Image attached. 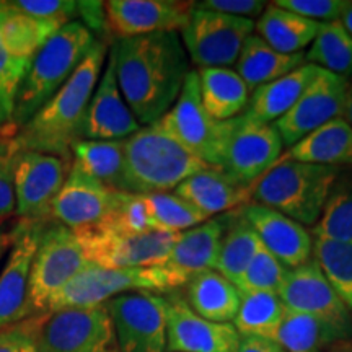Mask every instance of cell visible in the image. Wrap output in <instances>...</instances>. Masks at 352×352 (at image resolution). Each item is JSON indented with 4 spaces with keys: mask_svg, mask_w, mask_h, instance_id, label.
<instances>
[{
    "mask_svg": "<svg viewBox=\"0 0 352 352\" xmlns=\"http://www.w3.org/2000/svg\"><path fill=\"white\" fill-rule=\"evenodd\" d=\"M109 52L118 85L135 120L144 126L157 122L173 107L191 72L179 33L114 39Z\"/></svg>",
    "mask_w": 352,
    "mask_h": 352,
    "instance_id": "6da1fadb",
    "label": "cell"
},
{
    "mask_svg": "<svg viewBox=\"0 0 352 352\" xmlns=\"http://www.w3.org/2000/svg\"><path fill=\"white\" fill-rule=\"evenodd\" d=\"M108 44L96 39L60 90L10 139V152L33 151L72 162L87 107L101 77Z\"/></svg>",
    "mask_w": 352,
    "mask_h": 352,
    "instance_id": "7a4b0ae2",
    "label": "cell"
},
{
    "mask_svg": "<svg viewBox=\"0 0 352 352\" xmlns=\"http://www.w3.org/2000/svg\"><path fill=\"white\" fill-rule=\"evenodd\" d=\"M96 38L80 21H70L43 44L26 67L13 103L16 132L54 96L76 72Z\"/></svg>",
    "mask_w": 352,
    "mask_h": 352,
    "instance_id": "3957f363",
    "label": "cell"
},
{
    "mask_svg": "<svg viewBox=\"0 0 352 352\" xmlns=\"http://www.w3.org/2000/svg\"><path fill=\"white\" fill-rule=\"evenodd\" d=\"M208 166L158 122L140 127L124 140L126 191L129 195L168 192Z\"/></svg>",
    "mask_w": 352,
    "mask_h": 352,
    "instance_id": "277c9868",
    "label": "cell"
},
{
    "mask_svg": "<svg viewBox=\"0 0 352 352\" xmlns=\"http://www.w3.org/2000/svg\"><path fill=\"white\" fill-rule=\"evenodd\" d=\"M338 176L340 168L336 166L279 160L253 184L252 199L303 227H315Z\"/></svg>",
    "mask_w": 352,
    "mask_h": 352,
    "instance_id": "5b68a950",
    "label": "cell"
},
{
    "mask_svg": "<svg viewBox=\"0 0 352 352\" xmlns=\"http://www.w3.org/2000/svg\"><path fill=\"white\" fill-rule=\"evenodd\" d=\"M173 290H176L173 280L162 266L121 270L90 263L57 294L47 314L65 308L100 307L129 292L170 294Z\"/></svg>",
    "mask_w": 352,
    "mask_h": 352,
    "instance_id": "8992f818",
    "label": "cell"
},
{
    "mask_svg": "<svg viewBox=\"0 0 352 352\" xmlns=\"http://www.w3.org/2000/svg\"><path fill=\"white\" fill-rule=\"evenodd\" d=\"M90 264L76 232L54 220L44 223L30 274L32 316L50 310L57 294Z\"/></svg>",
    "mask_w": 352,
    "mask_h": 352,
    "instance_id": "52a82bcc",
    "label": "cell"
},
{
    "mask_svg": "<svg viewBox=\"0 0 352 352\" xmlns=\"http://www.w3.org/2000/svg\"><path fill=\"white\" fill-rule=\"evenodd\" d=\"M284 144L274 124H266L248 113L223 121L217 165L236 182L252 186L283 155Z\"/></svg>",
    "mask_w": 352,
    "mask_h": 352,
    "instance_id": "ba28073f",
    "label": "cell"
},
{
    "mask_svg": "<svg viewBox=\"0 0 352 352\" xmlns=\"http://www.w3.org/2000/svg\"><path fill=\"white\" fill-rule=\"evenodd\" d=\"M253 33V20L206 10L195 2L179 38L189 60L196 67H230L236 63L245 41Z\"/></svg>",
    "mask_w": 352,
    "mask_h": 352,
    "instance_id": "9c48e42d",
    "label": "cell"
},
{
    "mask_svg": "<svg viewBox=\"0 0 352 352\" xmlns=\"http://www.w3.org/2000/svg\"><path fill=\"white\" fill-rule=\"evenodd\" d=\"M38 352H120L107 305L44 314Z\"/></svg>",
    "mask_w": 352,
    "mask_h": 352,
    "instance_id": "30bf717a",
    "label": "cell"
},
{
    "mask_svg": "<svg viewBox=\"0 0 352 352\" xmlns=\"http://www.w3.org/2000/svg\"><path fill=\"white\" fill-rule=\"evenodd\" d=\"M10 160L16 215L20 220H50L51 206L64 186L72 162L33 151L12 153Z\"/></svg>",
    "mask_w": 352,
    "mask_h": 352,
    "instance_id": "8fae6325",
    "label": "cell"
},
{
    "mask_svg": "<svg viewBox=\"0 0 352 352\" xmlns=\"http://www.w3.org/2000/svg\"><path fill=\"white\" fill-rule=\"evenodd\" d=\"M120 352H168L165 297L129 292L104 303Z\"/></svg>",
    "mask_w": 352,
    "mask_h": 352,
    "instance_id": "7c38bea8",
    "label": "cell"
},
{
    "mask_svg": "<svg viewBox=\"0 0 352 352\" xmlns=\"http://www.w3.org/2000/svg\"><path fill=\"white\" fill-rule=\"evenodd\" d=\"M179 145L209 166L217 165L223 121L214 120L201 101L197 70H191L175 104L157 121Z\"/></svg>",
    "mask_w": 352,
    "mask_h": 352,
    "instance_id": "4fadbf2b",
    "label": "cell"
},
{
    "mask_svg": "<svg viewBox=\"0 0 352 352\" xmlns=\"http://www.w3.org/2000/svg\"><path fill=\"white\" fill-rule=\"evenodd\" d=\"M88 261L103 267L162 266L173 248L178 233L148 232L140 235H114L98 230L76 232Z\"/></svg>",
    "mask_w": 352,
    "mask_h": 352,
    "instance_id": "5bb4252c",
    "label": "cell"
},
{
    "mask_svg": "<svg viewBox=\"0 0 352 352\" xmlns=\"http://www.w3.org/2000/svg\"><path fill=\"white\" fill-rule=\"evenodd\" d=\"M46 222L47 220H20L12 228V246L0 272V329L32 316L30 274Z\"/></svg>",
    "mask_w": 352,
    "mask_h": 352,
    "instance_id": "9a60e30c",
    "label": "cell"
},
{
    "mask_svg": "<svg viewBox=\"0 0 352 352\" xmlns=\"http://www.w3.org/2000/svg\"><path fill=\"white\" fill-rule=\"evenodd\" d=\"M349 83L336 74L318 69L297 103L274 122L284 147H292L310 132L342 116Z\"/></svg>",
    "mask_w": 352,
    "mask_h": 352,
    "instance_id": "2e32d148",
    "label": "cell"
},
{
    "mask_svg": "<svg viewBox=\"0 0 352 352\" xmlns=\"http://www.w3.org/2000/svg\"><path fill=\"white\" fill-rule=\"evenodd\" d=\"M277 296L287 310L327 320L352 333V315L315 258L287 270Z\"/></svg>",
    "mask_w": 352,
    "mask_h": 352,
    "instance_id": "e0dca14e",
    "label": "cell"
},
{
    "mask_svg": "<svg viewBox=\"0 0 352 352\" xmlns=\"http://www.w3.org/2000/svg\"><path fill=\"white\" fill-rule=\"evenodd\" d=\"M165 297L166 349L168 352H236L240 334L232 323L202 318L184 297L170 292Z\"/></svg>",
    "mask_w": 352,
    "mask_h": 352,
    "instance_id": "ac0fdd59",
    "label": "cell"
},
{
    "mask_svg": "<svg viewBox=\"0 0 352 352\" xmlns=\"http://www.w3.org/2000/svg\"><path fill=\"white\" fill-rule=\"evenodd\" d=\"M120 195L72 162L64 186L51 206V220L74 232L96 227L114 209Z\"/></svg>",
    "mask_w": 352,
    "mask_h": 352,
    "instance_id": "d6986e66",
    "label": "cell"
},
{
    "mask_svg": "<svg viewBox=\"0 0 352 352\" xmlns=\"http://www.w3.org/2000/svg\"><path fill=\"white\" fill-rule=\"evenodd\" d=\"M109 34L114 39L153 33H179L186 26L195 2L179 0H109L104 2Z\"/></svg>",
    "mask_w": 352,
    "mask_h": 352,
    "instance_id": "ffe728a7",
    "label": "cell"
},
{
    "mask_svg": "<svg viewBox=\"0 0 352 352\" xmlns=\"http://www.w3.org/2000/svg\"><path fill=\"white\" fill-rule=\"evenodd\" d=\"M140 129V124L127 107L116 78L114 57L108 52V63L96 83L83 118L80 139L124 140Z\"/></svg>",
    "mask_w": 352,
    "mask_h": 352,
    "instance_id": "44dd1931",
    "label": "cell"
},
{
    "mask_svg": "<svg viewBox=\"0 0 352 352\" xmlns=\"http://www.w3.org/2000/svg\"><path fill=\"white\" fill-rule=\"evenodd\" d=\"M240 212L256 232L264 248L287 270L314 258V235L296 220L256 202H250Z\"/></svg>",
    "mask_w": 352,
    "mask_h": 352,
    "instance_id": "7402d4cb",
    "label": "cell"
},
{
    "mask_svg": "<svg viewBox=\"0 0 352 352\" xmlns=\"http://www.w3.org/2000/svg\"><path fill=\"white\" fill-rule=\"evenodd\" d=\"M230 215L209 219L201 226L178 233L168 258L162 264L176 289L186 285L189 279L201 272L215 270Z\"/></svg>",
    "mask_w": 352,
    "mask_h": 352,
    "instance_id": "603a6c76",
    "label": "cell"
},
{
    "mask_svg": "<svg viewBox=\"0 0 352 352\" xmlns=\"http://www.w3.org/2000/svg\"><path fill=\"white\" fill-rule=\"evenodd\" d=\"M252 189L226 171L208 166L184 179L175 189V195L183 197L210 219L212 215L230 214L232 210L248 206L252 201Z\"/></svg>",
    "mask_w": 352,
    "mask_h": 352,
    "instance_id": "cb8c5ba5",
    "label": "cell"
},
{
    "mask_svg": "<svg viewBox=\"0 0 352 352\" xmlns=\"http://www.w3.org/2000/svg\"><path fill=\"white\" fill-rule=\"evenodd\" d=\"M279 160L324 166L352 165V127L344 118H334L289 147Z\"/></svg>",
    "mask_w": 352,
    "mask_h": 352,
    "instance_id": "d4e9b609",
    "label": "cell"
},
{
    "mask_svg": "<svg viewBox=\"0 0 352 352\" xmlns=\"http://www.w3.org/2000/svg\"><path fill=\"white\" fill-rule=\"evenodd\" d=\"M318 69L320 67L314 64L305 63L298 69L289 72L287 76L258 87L250 96L248 108L245 113H248L254 120L266 122V124L279 121L297 103L305 88L314 80Z\"/></svg>",
    "mask_w": 352,
    "mask_h": 352,
    "instance_id": "484cf974",
    "label": "cell"
},
{
    "mask_svg": "<svg viewBox=\"0 0 352 352\" xmlns=\"http://www.w3.org/2000/svg\"><path fill=\"white\" fill-rule=\"evenodd\" d=\"M240 297V290L212 270L189 279L184 300L202 318L214 323H232L239 311Z\"/></svg>",
    "mask_w": 352,
    "mask_h": 352,
    "instance_id": "4316f807",
    "label": "cell"
},
{
    "mask_svg": "<svg viewBox=\"0 0 352 352\" xmlns=\"http://www.w3.org/2000/svg\"><path fill=\"white\" fill-rule=\"evenodd\" d=\"M305 64V52L298 54H280L272 50L270 44L263 41L258 34H252L246 39L241 52L236 59L235 72L246 83L248 90H256L287 76L289 72Z\"/></svg>",
    "mask_w": 352,
    "mask_h": 352,
    "instance_id": "83f0119b",
    "label": "cell"
},
{
    "mask_svg": "<svg viewBox=\"0 0 352 352\" xmlns=\"http://www.w3.org/2000/svg\"><path fill=\"white\" fill-rule=\"evenodd\" d=\"M201 101L214 120L228 121L246 111L250 90L241 77L230 67L197 70Z\"/></svg>",
    "mask_w": 352,
    "mask_h": 352,
    "instance_id": "f1b7e54d",
    "label": "cell"
},
{
    "mask_svg": "<svg viewBox=\"0 0 352 352\" xmlns=\"http://www.w3.org/2000/svg\"><path fill=\"white\" fill-rule=\"evenodd\" d=\"M347 340H352V333L346 329L287 308L274 338L285 352H327L328 347Z\"/></svg>",
    "mask_w": 352,
    "mask_h": 352,
    "instance_id": "f546056e",
    "label": "cell"
},
{
    "mask_svg": "<svg viewBox=\"0 0 352 352\" xmlns=\"http://www.w3.org/2000/svg\"><path fill=\"white\" fill-rule=\"evenodd\" d=\"M320 23L270 3L256 23L254 34L280 54H298L314 43Z\"/></svg>",
    "mask_w": 352,
    "mask_h": 352,
    "instance_id": "4dcf8cb0",
    "label": "cell"
},
{
    "mask_svg": "<svg viewBox=\"0 0 352 352\" xmlns=\"http://www.w3.org/2000/svg\"><path fill=\"white\" fill-rule=\"evenodd\" d=\"M124 140H77L72 145V162L107 188L127 192Z\"/></svg>",
    "mask_w": 352,
    "mask_h": 352,
    "instance_id": "1f68e13d",
    "label": "cell"
},
{
    "mask_svg": "<svg viewBox=\"0 0 352 352\" xmlns=\"http://www.w3.org/2000/svg\"><path fill=\"white\" fill-rule=\"evenodd\" d=\"M63 26L32 19L10 6V2L2 0L0 7V33L6 43L7 50L12 52L13 57L28 65L32 63L34 54L41 50L44 43L52 34L59 32Z\"/></svg>",
    "mask_w": 352,
    "mask_h": 352,
    "instance_id": "d6a6232c",
    "label": "cell"
},
{
    "mask_svg": "<svg viewBox=\"0 0 352 352\" xmlns=\"http://www.w3.org/2000/svg\"><path fill=\"white\" fill-rule=\"evenodd\" d=\"M240 307L232 324L240 336H256L274 340L285 305L276 292L248 290L240 292Z\"/></svg>",
    "mask_w": 352,
    "mask_h": 352,
    "instance_id": "836d02e7",
    "label": "cell"
},
{
    "mask_svg": "<svg viewBox=\"0 0 352 352\" xmlns=\"http://www.w3.org/2000/svg\"><path fill=\"white\" fill-rule=\"evenodd\" d=\"M261 246L256 232L246 222L241 212L232 214L227 230L223 233L222 245L215 271L239 289L250 263Z\"/></svg>",
    "mask_w": 352,
    "mask_h": 352,
    "instance_id": "e575fe53",
    "label": "cell"
},
{
    "mask_svg": "<svg viewBox=\"0 0 352 352\" xmlns=\"http://www.w3.org/2000/svg\"><path fill=\"white\" fill-rule=\"evenodd\" d=\"M305 63L352 82V36L340 20L320 23Z\"/></svg>",
    "mask_w": 352,
    "mask_h": 352,
    "instance_id": "d590c367",
    "label": "cell"
},
{
    "mask_svg": "<svg viewBox=\"0 0 352 352\" xmlns=\"http://www.w3.org/2000/svg\"><path fill=\"white\" fill-rule=\"evenodd\" d=\"M314 258L352 315V243L314 236Z\"/></svg>",
    "mask_w": 352,
    "mask_h": 352,
    "instance_id": "8d00e7d4",
    "label": "cell"
},
{
    "mask_svg": "<svg viewBox=\"0 0 352 352\" xmlns=\"http://www.w3.org/2000/svg\"><path fill=\"white\" fill-rule=\"evenodd\" d=\"M91 230L114 233V235H140V233L157 232V226L145 196L121 192L120 199L108 217L96 227H91Z\"/></svg>",
    "mask_w": 352,
    "mask_h": 352,
    "instance_id": "74e56055",
    "label": "cell"
},
{
    "mask_svg": "<svg viewBox=\"0 0 352 352\" xmlns=\"http://www.w3.org/2000/svg\"><path fill=\"white\" fill-rule=\"evenodd\" d=\"M145 201H147L148 208H151V214L157 226V230L160 232L182 233L209 220L208 215L192 208L188 201L176 196L175 192L147 195Z\"/></svg>",
    "mask_w": 352,
    "mask_h": 352,
    "instance_id": "f35d334b",
    "label": "cell"
},
{
    "mask_svg": "<svg viewBox=\"0 0 352 352\" xmlns=\"http://www.w3.org/2000/svg\"><path fill=\"white\" fill-rule=\"evenodd\" d=\"M311 235L352 243V182L333 189Z\"/></svg>",
    "mask_w": 352,
    "mask_h": 352,
    "instance_id": "ab89813d",
    "label": "cell"
},
{
    "mask_svg": "<svg viewBox=\"0 0 352 352\" xmlns=\"http://www.w3.org/2000/svg\"><path fill=\"white\" fill-rule=\"evenodd\" d=\"M26 67L28 65L13 57L12 52L7 50L0 33V138L2 139L10 140L16 134V127L13 124V103Z\"/></svg>",
    "mask_w": 352,
    "mask_h": 352,
    "instance_id": "60d3db41",
    "label": "cell"
},
{
    "mask_svg": "<svg viewBox=\"0 0 352 352\" xmlns=\"http://www.w3.org/2000/svg\"><path fill=\"white\" fill-rule=\"evenodd\" d=\"M285 272H287V267L280 261H277V258L272 256L261 243L252 263H250L243 279H241L239 290L240 292L266 290V292L277 294L283 285Z\"/></svg>",
    "mask_w": 352,
    "mask_h": 352,
    "instance_id": "b9f144b4",
    "label": "cell"
},
{
    "mask_svg": "<svg viewBox=\"0 0 352 352\" xmlns=\"http://www.w3.org/2000/svg\"><path fill=\"white\" fill-rule=\"evenodd\" d=\"M10 6L32 19L65 26L78 19L77 2L74 0H8Z\"/></svg>",
    "mask_w": 352,
    "mask_h": 352,
    "instance_id": "7bdbcfd3",
    "label": "cell"
},
{
    "mask_svg": "<svg viewBox=\"0 0 352 352\" xmlns=\"http://www.w3.org/2000/svg\"><path fill=\"white\" fill-rule=\"evenodd\" d=\"M272 3L316 23L341 20L347 6L346 0H276Z\"/></svg>",
    "mask_w": 352,
    "mask_h": 352,
    "instance_id": "ee69618b",
    "label": "cell"
},
{
    "mask_svg": "<svg viewBox=\"0 0 352 352\" xmlns=\"http://www.w3.org/2000/svg\"><path fill=\"white\" fill-rule=\"evenodd\" d=\"M44 315L30 316L0 329V352H38L36 341Z\"/></svg>",
    "mask_w": 352,
    "mask_h": 352,
    "instance_id": "f6af8a7d",
    "label": "cell"
},
{
    "mask_svg": "<svg viewBox=\"0 0 352 352\" xmlns=\"http://www.w3.org/2000/svg\"><path fill=\"white\" fill-rule=\"evenodd\" d=\"M196 6L206 10L253 20L261 16L266 8V2L263 0H206V2H196Z\"/></svg>",
    "mask_w": 352,
    "mask_h": 352,
    "instance_id": "bcb514c9",
    "label": "cell"
},
{
    "mask_svg": "<svg viewBox=\"0 0 352 352\" xmlns=\"http://www.w3.org/2000/svg\"><path fill=\"white\" fill-rule=\"evenodd\" d=\"M78 8V21L85 26L96 39L104 41V36L109 34L108 19L104 2H77ZM107 43V41H104Z\"/></svg>",
    "mask_w": 352,
    "mask_h": 352,
    "instance_id": "7dc6e473",
    "label": "cell"
},
{
    "mask_svg": "<svg viewBox=\"0 0 352 352\" xmlns=\"http://www.w3.org/2000/svg\"><path fill=\"white\" fill-rule=\"evenodd\" d=\"M16 210L15 188H13L12 175V160L7 157L3 164L0 165V222Z\"/></svg>",
    "mask_w": 352,
    "mask_h": 352,
    "instance_id": "c3c4849f",
    "label": "cell"
},
{
    "mask_svg": "<svg viewBox=\"0 0 352 352\" xmlns=\"http://www.w3.org/2000/svg\"><path fill=\"white\" fill-rule=\"evenodd\" d=\"M236 352H285L274 340L256 336H241Z\"/></svg>",
    "mask_w": 352,
    "mask_h": 352,
    "instance_id": "681fc988",
    "label": "cell"
},
{
    "mask_svg": "<svg viewBox=\"0 0 352 352\" xmlns=\"http://www.w3.org/2000/svg\"><path fill=\"white\" fill-rule=\"evenodd\" d=\"M12 246V230H7L6 227L0 226V259L6 256V253Z\"/></svg>",
    "mask_w": 352,
    "mask_h": 352,
    "instance_id": "f907efd6",
    "label": "cell"
},
{
    "mask_svg": "<svg viewBox=\"0 0 352 352\" xmlns=\"http://www.w3.org/2000/svg\"><path fill=\"white\" fill-rule=\"evenodd\" d=\"M342 118L349 122V126L352 127V82L349 83V88H347V95H346V104H344V111H342Z\"/></svg>",
    "mask_w": 352,
    "mask_h": 352,
    "instance_id": "816d5d0a",
    "label": "cell"
},
{
    "mask_svg": "<svg viewBox=\"0 0 352 352\" xmlns=\"http://www.w3.org/2000/svg\"><path fill=\"white\" fill-rule=\"evenodd\" d=\"M340 21L352 36V2H347V6L344 8V12H342V16Z\"/></svg>",
    "mask_w": 352,
    "mask_h": 352,
    "instance_id": "f5cc1de1",
    "label": "cell"
},
{
    "mask_svg": "<svg viewBox=\"0 0 352 352\" xmlns=\"http://www.w3.org/2000/svg\"><path fill=\"white\" fill-rule=\"evenodd\" d=\"M327 352H352V340L336 342V344L328 347Z\"/></svg>",
    "mask_w": 352,
    "mask_h": 352,
    "instance_id": "db71d44e",
    "label": "cell"
},
{
    "mask_svg": "<svg viewBox=\"0 0 352 352\" xmlns=\"http://www.w3.org/2000/svg\"><path fill=\"white\" fill-rule=\"evenodd\" d=\"M10 140L0 138V157H10Z\"/></svg>",
    "mask_w": 352,
    "mask_h": 352,
    "instance_id": "11a10c76",
    "label": "cell"
},
{
    "mask_svg": "<svg viewBox=\"0 0 352 352\" xmlns=\"http://www.w3.org/2000/svg\"><path fill=\"white\" fill-rule=\"evenodd\" d=\"M6 158H7V157H0V165L3 164V160H6Z\"/></svg>",
    "mask_w": 352,
    "mask_h": 352,
    "instance_id": "9f6ffc18",
    "label": "cell"
}]
</instances>
